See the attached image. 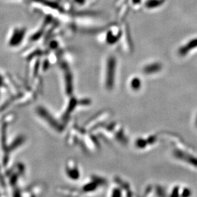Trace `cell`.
<instances>
[{"instance_id": "5b68a950", "label": "cell", "mask_w": 197, "mask_h": 197, "mask_svg": "<svg viewBox=\"0 0 197 197\" xmlns=\"http://www.w3.org/2000/svg\"><path fill=\"white\" fill-rule=\"evenodd\" d=\"M65 173L72 180H77L80 178V173L77 163L73 160H70L65 165Z\"/></svg>"}, {"instance_id": "277c9868", "label": "cell", "mask_w": 197, "mask_h": 197, "mask_svg": "<svg viewBox=\"0 0 197 197\" xmlns=\"http://www.w3.org/2000/svg\"><path fill=\"white\" fill-rule=\"evenodd\" d=\"M26 29L24 28H16L14 29L12 35L9 41V45L10 47H17L24 40L26 35Z\"/></svg>"}, {"instance_id": "6da1fadb", "label": "cell", "mask_w": 197, "mask_h": 197, "mask_svg": "<svg viewBox=\"0 0 197 197\" xmlns=\"http://www.w3.org/2000/svg\"><path fill=\"white\" fill-rule=\"evenodd\" d=\"M36 112L38 116L46 122L48 126L51 128L55 131L60 133L64 129V126L58 121H57L52 115H51L48 110L45 109L44 106H40L37 107Z\"/></svg>"}, {"instance_id": "52a82bcc", "label": "cell", "mask_w": 197, "mask_h": 197, "mask_svg": "<svg viewBox=\"0 0 197 197\" xmlns=\"http://www.w3.org/2000/svg\"><path fill=\"white\" fill-rule=\"evenodd\" d=\"M130 86L134 90L138 89L141 87V80L138 78H133L130 81Z\"/></svg>"}, {"instance_id": "3957f363", "label": "cell", "mask_w": 197, "mask_h": 197, "mask_svg": "<svg viewBox=\"0 0 197 197\" xmlns=\"http://www.w3.org/2000/svg\"><path fill=\"white\" fill-rule=\"evenodd\" d=\"M105 184H106L105 179L98 176H93L89 181L83 184L82 191L83 193H92L97 190L99 186H103Z\"/></svg>"}, {"instance_id": "7a4b0ae2", "label": "cell", "mask_w": 197, "mask_h": 197, "mask_svg": "<svg viewBox=\"0 0 197 197\" xmlns=\"http://www.w3.org/2000/svg\"><path fill=\"white\" fill-rule=\"evenodd\" d=\"M115 73H116V61L113 57H110L108 59L107 64H106L104 80L105 88L109 91H110L114 86Z\"/></svg>"}, {"instance_id": "8992f818", "label": "cell", "mask_w": 197, "mask_h": 197, "mask_svg": "<svg viewBox=\"0 0 197 197\" xmlns=\"http://www.w3.org/2000/svg\"><path fill=\"white\" fill-rule=\"evenodd\" d=\"M24 141V138L23 137L21 136L19 137H17L15 138V141H14L11 144V145L10 147V150L12 151L18 148L19 145H21L22 144Z\"/></svg>"}]
</instances>
